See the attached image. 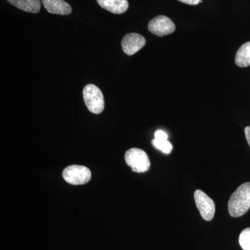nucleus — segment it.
Masks as SVG:
<instances>
[{
  "instance_id": "1",
  "label": "nucleus",
  "mask_w": 250,
  "mask_h": 250,
  "mask_svg": "<svg viewBox=\"0 0 250 250\" xmlns=\"http://www.w3.org/2000/svg\"><path fill=\"white\" fill-rule=\"evenodd\" d=\"M250 208V182L241 184L230 197L228 211L233 218L246 214Z\"/></svg>"
},
{
  "instance_id": "8",
  "label": "nucleus",
  "mask_w": 250,
  "mask_h": 250,
  "mask_svg": "<svg viewBox=\"0 0 250 250\" xmlns=\"http://www.w3.org/2000/svg\"><path fill=\"white\" fill-rule=\"evenodd\" d=\"M47 12L66 16L72 13V7L64 0H41Z\"/></svg>"
},
{
  "instance_id": "11",
  "label": "nucleus",
  "mask_w": 250,
  "mask_h": 250,
  "mask_svg": "<svg viewBox=\"0 0 250 250\" xmlns=\"http://www.w3.org/2000/svg\"><path fill=\"white\" fill-rule=\"evenodd\" d=\"M235 62L238 67L250 66V42H246L238 49L235 57Z\"/></svg>"
},
{
  "instance_id": "14",
  "label": "nucleus",
  "mask_w": 250,
  "mask_h": 250,
  "mask_svg": "<svg viewBox=\"0 0 250 250\" xmlns=\"http://www.w3.org/2000/svg\"><path fill=\"white\" fill-rule=\"evenodd\" d=\"M154 136H155L156 139L162 140V141H164V140H167V134L164 132V131H161V130L156 131Z\"/></svg>"
},
{
  "instance_id": "3",
  "label": "nucleus",
  "mask_w": 250,
  "mask_h": 250,
  "mask_svg": "<svg viewBox=\"0 0 250 250\" xmlns=\"http://www.w3.org/2000/svg\"><path fill=\"white\" fill-rule=\"evenodd\" d=\"M126 164L135 172H147L150 167V161L147 153L139 148H131L125 155Z\"/></svg>"
},
{
  "instance_id": "5",
  "label": "nucleus",
  "mask_w": 250,
  "mask_h": 250,
  "mask_svg": "<svg viewBox=\"0 0 250 250\" xmlns=\"http://www.w3.org/2000/svg\"><path fill=\"white\" fill-rule=\"evenodd\" d=\"M194 199L202 218L206 221H210L215 213V205L213 200L201 190H195Z\"/></svg>"
},
{
  "instance_id": "15",
  "label": "nucleus",
  "mask_w": 250,
  "mask_h": 250,
  "mask_svg": "<svg viewBox=\"0 0 250 250\" xmlns=\"http://www.w3.org/2000/svg\"><path fill=\"white\" fill-rule=\"evenodd\" d=\"M179 1H182L184 4H187L189 5H197L199 3H200L201 0H179Z\"/></svg>"
},
{
  "instance_id": "4",
  "label": "nucleus",
  "mask_w": 250,
  "mask_h": 250,
  "mask_svg": "<svg viewBox=\"0 0 250 250\" xmlns=\"http://www.w3.org/2000/svg\"><path fill=\"white\" fill-rule=\"evenodd\" d=\"M62 177L72 185H83L91 179V172L85 166L72 165L67 166L63 170Z\"/></svg>"
},
{
  "instance_id": "13",
  "label": "nucleus",
  "mask_w": 250,
  "mask_h": 250,
  "mask_svg": "<svg viewBox=\"0 0 250 250\" xmlns=\"http://www.w3.org/2000/svg\"><path fill=\"white\" fill-rule=\"evenodd\" d=\"M240 246L243 250H250V228L245 229L239 236Z\"/></svg>"
},
{
  "instance_id": "2",
  "label": "nucleus",
  "mask_w": 250,
  "mask_h": 250,
  "mask_svg": "<svg viewBox=\"0 0 250 250\" xmlns=\"http://www.w3.org/2000/svg\"><path fill=\"white\" fill-rule=\"evenodd\" d=\"M83 98L85 106L91 113L100 114L104 109L103 92L96 85H85L83 90Z\"/></svg>"
},
{
  "instance_id": "7",
  "label": "nucleus",
  "mask_w": 250,
  "mask_h": 250,
  "mask_svg": "<svg viewBox=\"0 0 250 250\" xmlns=\"http://www.w3.org/2000/svg\"><path fill=\"white\" fill-rule=\"evenodd\" d=\"M146 39L136 33L126 34L122 41V48L127 55H134L146 45Z\"/></svg>"
},
{
  "instance_id": "10",
  "label": "nucleus",
  "mask_w": 250,
  "mask_h": 250,
  "mask_svg": "<svg viewBox=\"0 0 250 250\" xmlns=\"http://www.w3.org/2000/svg\"><path fill=\"white\" fill-rule=\"evenodd\" d=\"M8 1L18 9L26 12L36 14L41 10V0H7Z\"/></svg>"
},
{
  "instance_id": "12",
  "label": "nucleus",
  "mask_w": 250,
  "mask_h": 250,
  "mask_svg": "<svg viewBox=\"0 0 250 250\" xmlns=\"http://www.w3.org/2000/svg\"><path fill=\"white\" fill-rule=\"evenodd\" d=\"M153 146L166 154H170L172 149V144L167 140H158L154 139L152 141Z\"/></svg>"
},
{
  "instance_id": "6",
  "label": "nucleus",
  "mask_w": 250,
  "mask_h": 250,
  "mask_svg": "<svg viewBox=\"0 0 250 250\" xmlns=\"http://www.w3.org/2000/svg\"><path fill=\"white\" fill-rule=\"evenodd\" d=\"M174 22L165 16H159L151 20L148 24V29L153 34L164 36L172 34L175 31Z\"/></svg>"
},
{
  "instance_id": "16",
  "label": "nucleus",
  "mask_w": 250,
  "mask_h": 250,
  "mask_svg": "<svg viewBox=\"0 0 250 250\" xmlns=\"http://www.w3.org/2000/svg\"><path fill=\"white\" fill-rule=\"evenodd\" d=\"M245 134H246L247 141H248L250 147V126H247L245 129Z\"/></svg>"
},
{
  "instance_id": "9",
  "label": "nucleus",
  "mask_w": 250,
  "mask_h": 250,
  "mask_svg": "<svg viewBox=\"0 0 250 250\" xmlns=\"http://www.w3.org/2000/svg\"><path fill=\"white\" fill-rule=\"evenodd\" d=\"M97 1L104 9L114 14H124L129 8L127 0H97Z\"/></svg>"
}]
</instances>
